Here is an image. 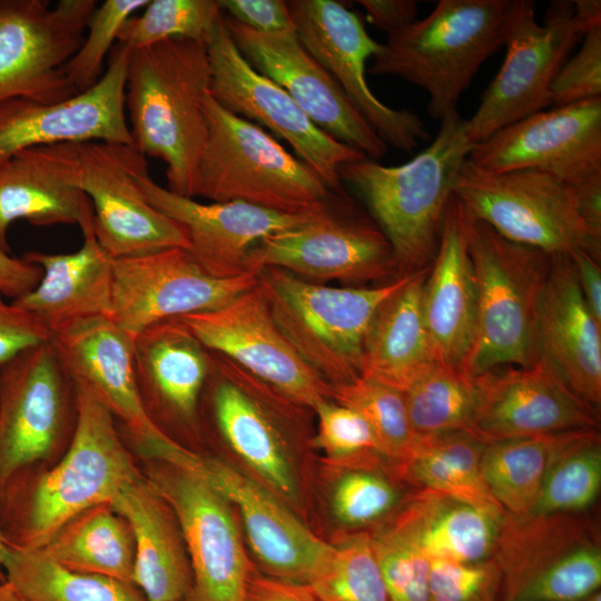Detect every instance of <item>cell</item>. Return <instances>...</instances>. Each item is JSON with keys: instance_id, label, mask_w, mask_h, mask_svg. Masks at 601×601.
<instances>
[{"instance_id": "ab89813d", "label": "cell", "mask_w": 601, "mask_h": 601, "mask_svg": "<svg viewBox=\"0 0 601 601\" xmlns=\"http://www.w3.org/2000/svg\"><path fill=\"white\" fill-rule=\"evenodd\" d=\"M555 437L556 434H551L484 445L481 473L506 513L524 515L533 511Z\"/></svg>"}, {"instance_id": "44dd1931", "label": "cell", "mask_w": 601, "mask_h": 601, "mask_svg": "<svg viewBox=\"0 0 601 601\" xmlns=\"http://www.w3.org/2000/svg\"><path fill=\"white\" fill-rule=\"evenodd\" d=\"M469 160L491 173L539 170L570 186L601 176V98L515 121L475 144Z\"/></svg>"}, {"instance_id": "9a60e30c", "label": "cell", "mask_w": 601, "mask_h": 601, "mask_svg": "<svg viewBox=\"0 0 601 601\" xmlns=\"http://www.w3.org/2000/svg\"><path fill=\"white\" fill-rule=\"evenodd\" d=\"M145 462L146 479L170 504L184 535L193 572L188 601H244L254 565L231 505L196 472L158 460Z\"/></svg>"}, {"instance_id": "816d5d0a", "label": "cell", "mask_w": 601, "mask_h": 601, "mask_svg": "<svg viewBox=\"0 0 601 601\" xmlns=\"http://www.w3.org/2000/svg\"><path fill=\"white\" fill-rule=\"evenodd\" d=\"M601 98V26L589 29L551 85L553 107Z\"/></svg>"}, {"instance_id": "3957f363", "label": "cell", "mask_w": 601, "mask_h": 601, "mask_svg": "<svg viewBox=\"0 0 601 601\" xmlns=\"http://www.w3.org/2000/svg\"><path fill=\"white\" fill-rule=\"evenodd\" d=\"M474 145L466 119L453 110L441 119L431 144L407 162L384 166L364 158L339 167L342 183L357 191L392 245L401 275L431 266L455 178Z\"/></svg>"}, {"instance_id": "6f0895ef", "label": "cell", "mask_w": 601, "mask_h": 601, "mask_svg": "<svg viewBox=\"0 0 601 601\" xmlns=\"http://www.w3.org/2000/svg\"><path fill=\"white\" fill-rule=\"evenodd\" d=\"M41 276L39 266L0 248V293L3 296L12 300L23 296L38 285Z\"/></svg>"}, {"instance_id": "d6986e66", "label": "cell", "mask_w": 601, "mask_h": 601, "mask_svg": "<svg viewBox=\"0 0 601 601\" xmlns=\"http://www.w3.org/2000/svg\"><path fill=\"white\" fill-rule=\"evenodd\" d=\"M209 351L221 354L312 411L332 386L296 353L277 327L258 283L227 305L178 317Z\"/></svg>"}, {"instance_id": "c3c4849f", "label": "cell", "mask_w": 601, "mask_h": 601, "mask_svg": "<svg viewBox=\"0 0 601 601\" xmlns=\"http://www.w3.org/2000/svg\"><path fill=\"white\" fill-rule=\"evenodd\" d=\"M400 502L396 486L375 467H348L332 493L335 518L344 525L365 526L390 514Z\"/></svg>"}, {"instance_id": "f546056e", "label": "cell", "mask_w": 601, "mask_h": 601, "mask_svg": "<svg viewBox=\"0 0 601 601\" xmlns=\"http://www.w3.org/2000/svg\"><path fill=\"white\" fill-rule=\"evenodd\" d=\"M92 215L80 186L79 144L20 150L0 167V248L10 253L9 226L80 225Z\"/></svg>"}, {"instance_id": "d590c367", "label": "cell", "mask_w": 601, "mask_h": 601, "mask_svg": "<svg viewBox=\"0 0 601 601\" xmlns=\"http://www.w3.org/2000/svg\"><path fill=\"white\" fill-rule=\"evenodd\" d=\"M484 445L467 431L417 436L394 472L415 490L504 510L492 496L481 473Z\"/></svg>"}, {"instance_id": "4316f807", "label": "cell", "mask_w": 601, "mask_h": 601, "mask_svg": "<svg viewBox=\"0 0 601 601\" xmlns=\"http://www.w3.org/2000/svg\"><path fill=\"white\" fill-rule=\"evenodd\" d=\"M136 178L149 203L185 229L197 263L218 278L249 274L248 256L258 242L304 224L315 211L290 215L244 201L199 203L155 183L148 166Z\"/></svg>"}, {"instance_id": "d6a6232c", "label": "cell", "mask_w": 601, "mask_h": 601, "mask_svg": "<svg viewBox=\"0 0 601 601\" xmlns=\"http://www.w3.org/2000/svg\"><path fill=\"white\" fill-rule=\"evenodd\" d=\"M428 268L414 272L377 309L367 332L359 377L400 392L435 362L422 313V289Z\"/></svg>"}, {"instance_id": "f6af8a7d", "label": "cell", "mask_w": 601, "mask_h": 601, "mask_svg": "<svg viewBox=\"0 0 601 601\" xmlns=\"http://www.w3.org/2000/svg\"><path fill=\"white\" fill-rule=\"evenodd\" d=\"M370 534L390 601H428L430 561L402 519Z\"/></svg>"}, {"instance_id": "7dc6e473", "label": "cell", "mask_w": 601, "mask_h": 601, "mask_svg": "<svg viewBox=\"0 0 601 601\" xmlns=\"http://www.w3.org/2000/svg\"><path fill=\"white\" fill-rule=\"evenodd\" d=\"M149 0H106L97 6L79 49L65 65L66 77L76 93L91 88L104 73V61L116 45L124 23Z\"/></svg>"}, {"instance_id": "277c9868", "label": "cell", "mask_w": 601, "mask_h": 601, "mask_svg": "<svg viewBox=\"0 0 601 601\" xmlns=\"http://www.w3.org/2000/svg\"><path fill=\"white\" fill-rule=\"evenodd\" d=\"M523 0H441L423 19L388 35L370 72L411 82L434 119L456 110L486 59L505 47Z\"/></svg>"}, {"instance_id": "5b68a950", "label": "cell", "mask_w": 601, "mask_h": 601, "mask_svg": "<svg viewBox=\"0 0 601 601\" xmlns=\"http://www.w3.org/2000/svg\"><path fill=\"white\" fill-rule=\"evenodd\" d=\"M204 110L208 137L195 173L194 197L299 215L316 210L334 194L274 136L223 108L209 91Z\"/></svg>"}, {"instance_id": "bcb514c9", "label": "cell", "mask_w": 601, "mask_h": 601, "mask_svg": "<svg viewBox=\"0 0 601 601\" xmlns=\"http://www.w3.org/2000/svg\"><path fill=\"white\" fill-rule=\"evenodd\" d=\"M313 412L317 416L313 444L329 460L346 467H375L377 460H387L373 430L356 411L329 400Z\"/></svg>"}, {"instance_id": "4dcf8cb0", "label": "cell", "mask_w": 601, "mask_h": 601, "mask_svg": "<svg viewBox=\"0 0 601 601\" xmlns=\"http://www.w3.org/2000/svg\"><path fill=\"white\" fill-rule=\"evenodd\" d=\"M110 505L126 519L135 540L132 583L147 601H188L193 572L178 519L142 475Z\"/></svg>"}, {"instance_id": "60d3db41", "label": "cell", "mask_w": 601, "mask_h": 601, "mask_svg": "<svg viewBox=\"0 0 601 601\" xmlns=\"http://www.w3.org/2000/svg\"><path fill=\"white\" fill-rule=\"evenodd\" d=\"M416 436L469 431L475 406L473 381L461 371L432 362L402 391Z\"/></svg>"}, {"instance_id": "6da1fadb", "label": "cell", "mask_w": 601, "mask_h": 601, "mask_svg": "<svg viewBox=\"0 0 601 601\" xmlns=\"http://www.w3.org/2000/svg\"><path fill=\"white\" fill-rule=\"evenodd\" d=\"M77 420L63 454L14 473L0 490V531L13 549H42L69 520L111 503L142 475L111 412L77 384Z\"/></svg>"}, {"instance_id": "8992f818", "label": "cell", "mask_w": 601, "mask_h": 601, "mask_svg": "<svg viewBox=\"0 0 601 601\" xmlns=\"http://www.w3.org/2000/svg\"><path fill=\"white\" fill-rule=\"evenodd\" d=\"M466 239L476 279L477 314L462 373L473 380L500 366L533 364L538 361L536 311L551 255L511 242L471 215Z\"/></svg>"}, {"instance_id": "680465c9", "label": "cell", "mask_w": 601, "mask_h": 601, "mask_svg": "<svg viewBox=\"0 0 601 601\" xmlns=\"http://www.w3.org/2000/svg\"><path fill=\"white\" fill-rule=\"evenodd\" d=\"M569 257L584 302L595 319L601 323L600 262L583 250L575 252Z\"/></svg>"}, {"instance_id": "cb8c5ba5", "label": "cell", "mask_w": 601, "mask_h": 601, "mask_svg": "<svg viewBox=\"0 0 601 601\" xmlns=\"http://www.w3.org/2000/svg\"><path fill=\"white\" fill-rule=\"evenodd\" d=\"M51 341L75 382L111 412L134 453L144 457L159 447L178 444L151 422L144 408L131 335L108 316L98 315L62 326L51 334Z\"/></svg>"}, {"instance_id": "836d02e7", "label": "cell", "mask_w": 601, "mask_h": 601, "mask_svg": "<svg viewBox=\"0 0 601 601\" xmlns=\"http://www.w3.org/2000/svg\"><path fill=\"white\" fill-rule=\"evenodd\" d=\"M505 513L415 490L396 514L428 561L476 562L493 555Z\"/></svg>"}, {"instance_id": "e7e4bbea", "label": "cell", "mask_w": 601, "mask_h": 601, "mask_svg": "<svg viewBox=\"0 0 601 601\" xmlns=\"http://www.w3.org/2000/svg\"><path fill=\"white\" fill-rule=\"evenodd\" d=\"M582 601H601V592H600V590L591 593L590 595H588Z\"/></svg>"}, {"instance_id": "7c38bea8", "label": "cell", "mask_w": 601, "mask_h": 601, "mask_svg": "<svg viewBox=\"0 0 601 601\" xmlns=\"http://www.w3.org/2000/svg\"><path fill=\"white\" fill-rule=\"evenodd\" d=\"M588 30L574 13L573 1H552L540 23L535 3L523 0L505 45L504 61L483 92L477 109L466 119L470 140L481 142L552 106V81Z\"/></svg>"}, {"instance_id": "8d00e7d4", "label": "cell", "mask_w": 601, "mask_h": 601, "mask_svg": "<svg viewBox=\"0 0 601 601\" xmlns=\"http://www.w3.org/2000/svg\"><path fill=\"white\" fill-rule=\"evenodd\" d=\"M41 550L68 569L132 583L134 535L126 519L109 503L69 520Z\"/></svg>"}, {"instance_id": "74e56055", "label": "cell", "mask_w": 601, "mask_h": 601, "mask_svg": "<svg viewBox=\"0 0 601 601\" xmlns=\"http://www.w3.org/2000/svg\"><path fill=\"white\" fill-rule=\"evenodd\" d=\"M3 571L22 601H147L131 582L68 569L41 549L8 546Z\"/></svg>"}, {"instance_id": "f907efd6", "label": "cell", "mask_w": 601, "mask_h": 601, "mask_svg": "<svg viewBox=\"0 0 601 601\" xmlns=\"http://www.w3.org/2000/svg\"><path fill=\"white\" fill-rule=\"evenodd\" d=\"M502 574L493 556L476 562L430 560L428 601H501Z\"/></svg>"}, {"instance_id": "5bb4252c", "label": "cell", "mask_w": 601, "mask_h": 601, "mask_svg": "<svg viewBox=\"0 0 601 601\" xmlns=\"http://www.w3.org/2000/svg\"><path fill=\"white\" fill-rule=\"evenodd\" d=\"M96 0H0V102H59L76 91L63 67L83 41Z\"/></svg>"}, {"instance_id": "e575fe53", "label": "cell", "mask_w": 601, "mask_h": 601, "mask_svg": "<svg viewBox=\"0 0 601 601\" xmlns=\"http://www.w3.org/2000/svg\"><path fill=\"white\" fill-rule=\"evenodd\" d=\"M587 515L505 513L492 555L502 574L501 601H511L579 546L598 540L597 525Z\"/></svg>"}, {"instance_id": "484cf974", "label": "cell", "mask_w": 601, "mask_h": 601, "mask_svg": "<svg viewBox=\"0 0 601 601\" xmlns=\"http://www.w3.org/2000/svg\"><path fill=\"white\" fill-rule=\"evenodd\" d=\"M174 465L204 477L239 512L249 546L265 574L307 584L328 543L307 529L262 484L219 459L195 451Z\"/></svg>"}, {"instance_id": "83f0119b", "label": "cell", "mask_w": 601, "mask_h": 601, "mask_svg": "<svg viewBox=\"0 0 601 601\" xmlns=\"http://www.w3.org/2000/svg\"><path fill=\"white\" fill-rule=\"evenodd\" d=\"M535 349L578 397L600 408L601 323L587 306L566 255L551 256L538 304Z\"/></svg>"}, {"instance_id": "ffe728a7", "label": "cell", "mask_w": 601, "mask_h": 601, "mask_svg": "<svg viewBox=\"0 0 601 601\" xmlns=\"http://www.w3.org/2000/svg\"><path fill=\"white\" fill-rule=\"evenodd\" d=\"M131 49L116 42L101 78L59 102L13 98L0 102V167L20 150L90 141L134 145L125 89Z\"/></svg>"}, {"instance_id": "1f68e13d", "label": "cell", "mask_w": 601, "mask_h": 601, "mask_svg": "<svg viewBox=\"0 0 601 601\" xmlns=\"http://www.w3.org/2000/svg\"><path fill=\"white\" fill-rule=\"evenodd\" d=\"M92 216L79 225L83 242L78 250H30L22 256L39 266L42 276L32 290L11 302L31 313L50 334L80 318L109 315L112 259L96 238Z\"/></svg>"}, {"instance_id": "9c48e42d", "label": "cell", "mask_w": 601, "mask_h": 601, "mask_svg": "<svg viewBox=\"0 0 601 601\" xmlns=\"http://www.w3.org/2000/svg\"><path fill=\"white\" fill-rule=\"evenodd\" d=\"M336 195L304 224L258 242L249 253L248 270L258 274L276 267L311 282L337 280L346 287L402 276L392 245L371 215L356 210L345 194L335 206Z\"/></svg>"}, {"instance_id": "f5cc1de1", "label": "cell", "mask_w": 601, "mask_h": 601, "mask_svg": "<svg viewBox=\"0 0 601 601\" xmlns=\"http://www.w3.org/2000/svg\"><path fill=\"white\" fill-rule=\"evenodd\" d=\"M51 339L50 332L28 311L0 293V371L24 351Z\"/></svg>"}, {"instance_id": "8fae6325", "label": "cell", "mask_w": 601, "mask_h": 601, "mask_svg": "<svg viewBox=\"0 0 601 601\" xmlns=\"http://www.w3.org/2000/svg\"><path fill=\"white\" fill-rule=\"evenodd\" d=\"M200 410L217 436L276 493L297 499L288 424L311 408L211 352Z\"/></svg>"}, {"instance_id": "4fadbf2b", "label": "cell", "mask_w": 601, "mask_h": 601, "mask_svg": "<svg viewBox=\"0 0 601 601\" xmlns=\"http://www.w3.org/2000/svg\"><path fill=\"white\" fill-rule=\"evenodd\" d=\"M207 50L209 95L226 110L285 140L332 191L345 194L339 167L366 157L318 128L283 88L255 70L235 46L224 16Z\"/></svg>"}, {"instance_id": "52a82bcc", "label": "cell", "mask_w": 601, "mask_h": 601, "mask_svg": "<svg viewBox=\"0 0 601 601\" xmlns=\"http://www.w3.org/2000/svg\"><path fill=\"white\" fill-rule=\"evenodd\" d=\"M408 275L373 287H333L282 268L265 267L257 279L279 331L302 359L333 387L359 377L371 323Z\"/></svg>"}, {"instance_id": "ba28073f", "label": "cell", "mask_w": 601, "mask_h": 601, "mask_svg": "<svg viewBox=\"0 0 601 601\" xmlns=\"http://www.w3.org/2000/svg\"><path fill=\"white\" fill-rule=\"evenodd\" d=\"M467 213L504 238L549 255L583 250L600 262L601 244L582 221L572 186L533 169L486 171L469 158L453 185Z\"/></svg>"}, {"instance_id": "30bf717a", "label": "cell", "mask_w": 601, "mask_h": 601, "mask_svg": "<svg viewBox=\"0 0 601 601\" xmlns=\"http://www.w3.org/2000/svg\"><path fill=\"white\" fill-rule=\"evenodd\" d=\"M77 420V386L50 339L0 371V490L20 470L50 465Z\"/></svg>"}, {"instance_id": "ee69618b", "label": "cell", "mask_w": 601, "mask_h": 601, "mask_svg": "<svg viewBox=\"0 0 601 601\" xmlns=\"http://www.w3.org/2000/svg\"><path fill=\"white\" fill-rule=\"evenodd\" d=\"M332 400L356 411L368 423L383 455L394 466L413 447L414 434L402 392L373 380H356L333 386Z\"/></svg>"}, {"instance_id": "603a6c76", "label": "cell", "mask_w": 601, "mask_h": 601, "mask_svg": "<svg viewBox=\"0 0 601 601\" xmlns=\"http://www.w3.org/2000/svg\"><path fill=\"white\" fill-rule=\"evenodd\" d=\"M224 22L246 61L283 88L318 128L366 158L386 154L388 146L296 32L260 33L230 18Z\"/></svg>"}, {"instance_id": "f35d334b", "label": "cell", "mask_w": 601, "mask_h": 601, "mask_svg": "<svg viewBox=\"0 0 601 601\" xmlns=\"http://www.w3.org/2000/svg\"><path fill=\"white\" fill-rule=\"evenodd\" d=\"M600 490L601 437L597 428L559 433L531 513H587L598 500Z\"/></svg>"}, {"instance_id": "ac0fdd59", "label": "cell", "mask_w": 601, "mask_h": 601, "mask_svg": "<svg viewBox=\"0 0 601 601\" xmlns=\"http://www.w3.org/2000/svg\"><path fill=\"white\" fill-rule=\"evenodd\" d=\"M296 36L303 47L327 70L380 138L410 152L430 138L421 118L406 109L382 102L370 89L365 69L381 50L361 18L334 0L287 1Z\"/></svg>"}, {"instance_id": "7402d4cb", "label": "cell", "mask_w": 601, "mask_h": 601, "mask_svg": "<svg viewBox=\"0 0 601 601\" xmlns=\"http://www.w3.org/2000/svg\"><path fill=\"white\" fill-rule=\"evenodd\" d=\"M472 381L475 406L467 432L484 444L599 426V410L542 359L500 366Z\"/></svg>"}, {"instance_id": "f1b7e54d", "label": "cell", "mask_w": 601, "mask_h": 601, "mask_svg": "<svg viewBox=\"0 0 601 601\" xmlns=\"http://www.w3.org/2000/svg\"><path fill=\"white\" fill-rule=\"evenodd\" d=\"M469 218L453 194L421 299L434 361L461 372L473 343L477 314L476 279L466 239Z\"/></svg>"}, {"instance_id": "9f6ffc18", "label": "cell", "mask_w": 601, "mask_h": 601, "mask_svg": "<svg viewBox=\"0 0 601 601\" xmlns=\"http://www.w3.org/2000/svg\"><path fill=\"white\" fill-rule=\"evenodd\" d=\"M367 20L392 35L416 20L418 4L414 0H359Z\"/></svg>"}, {"instance_id": "b9f144b4", "label": "cell", "mask_w": 601, "mask_h": 601, "mask_svg": "<svg viewBox=\"0 0 601 601\" xmlns=\"http://www.w3.org/2000/svg\"><path fill=\"white\" fill-rule=\"evenodd\" d=\"M307 584L319 601H390L367 532L328 543Z\"/></svg>"}, {"instance_id": "e0dca14e", "label": "cell", "mask_w": 601, "mask_h": 601, "mask_svg": "<svg viewBox=\"0 0 601 601\" xmlns=\"http://www.w3.org/2000/svg\"><path fill=\"white\" fill-rule=\"evenodd\" d=\"M257 283L253 273L211 276L183 247L112 259L108 317L134 337L166 319L218 309Z\"/></svg>"}, {"instance_id": "db71d44e", "label": "cell", "mask_w": 601, "mask_h": 601, "mask_svg": "<svg viewBox=\"0 0 601 601\" xmlns=\"http://www.w3.org/2000/svg\"><path fill=\"white\" fill-rule=\"evenodd\" d=\"M230 19L260 33L296 32L287 1L219 0Z\"/></svg>"}, {"instance_id": "681fc988", "label": "cell", "mask_w": 601, "mask_h": 601, "mask_svg": "<svg viewBox=\"0 0 601 601\" xmlns=\"http://www.w3.org/2000/svg\"><path fill=\"white\" fill-rule=\"evenodd\" d=\"M601 585L600 539L571 552L525 585L511 601H582Z\"/></svg>"}, {"instance_id": "d4e9b609", "label": "cell", "mask_w": 601, "mask_h": 601, "mask_svg": "<svg viewBox=\"0 0 601 601\" xmlns=\"http://www.w3.org/2000/svg\"><path fill=\"white\" fill-rule=\"evenodd\" d=\"M138 392L151 422L169 439H197L200 400L211 352L179 318L156 323L134 336Z\"/></svg>"}, {"instance_id": "94428289", "label": "cell", "mask_w": 601, "mask_h": 601, "mask_svg": "<svg viewBox=\"0 0 601 601\" xmlns=\"http://www.w3.org/2000/svg\"><path fill=\"white\" fill-rule=\"evenodd\" d=\"M574 13L589 29L601 26V2L599 0H575Z\"/></svg>"}, {"instance_id": "2e32d148", "label": "cell", "mask_w": 601, "mask_h": 601, "mask_svg": "<svg viewBox=\"0 0 601 601\" xmlns=\"http://www.w3.org/2000/svg\"><path fill=\"white\" fill-rule=\"evenodd\" d=\"M79 159L80 186L91 203L93 231L111 259L188 248L185 229L155 208L138 184L136 174L148 162L134 145L79 144Z\"/></svg>"}, {"instance_id": "7a4b0ae2", "label": "cell", "mask_w": 601, "mask_h": 601, "mask_svg": "<svg viewBox=\"0 0 601 601\" xmlns=\"http://www.w3.org/2000/svg\"><path fill=\"white\" fill-rule=\"evenodd\" d=\"M210 78L205 43L173 38L131 50L125 107L134 146L166 164L167 189L184 197L194 198L208 137L204 98Z\"/></svg>"}, {"instance_id": "7bdbcfd3", "label": "cell", "mask_w": 601, "mask_h": 601, "mask_svg": "<svg viewBox=\"0 0 601 601\" xmlns=\"http://www.w3.org/2000/svg\"><path fill=\"white\" fill-rule=\"evenodd\" d=\"M221 12L215 0H149L141 14L124 23L117 42L131 50L173 38L207 45L223 18Z\"/></svg>"}, {"instance_id": "be15d7a7", "label": "cell", "mask_w": 601, "mask_h": 601, "mask_svg": "<svg viewBox=\"0 0 601 601\" xmlns=\"http://www.w3.org/2000/svg\"><path fill=\"white\" fill-rule=\"evenodd\" d=\"M7 550H8V546L4 543V540L0 531V583L6 582V575L3 571V560L6 556Z\"/></svg>"}, {"instance_id": "6125c7cd", "label": "cell", "mask_w": 601, "mask_h": 601, "mask_svg": "<svg viewBox=\"0 0 601 601\" xmlns=\"http://www.w3.org/2000/svg\"><path fill=\"white\" fill-rule=\"evenodd\" d=\"M0 601H22L13 588L6 581L0 583Z\"/></svg>"}, {"instance_id": "91938a15", "label": "cell", "mask_w": 601, "mask_h": 601, "mask_svg": "<svg viewBox=\"0 0 601 601\" xmlns=\"http://www.w3.org/2000/svg\"><path fill=\"white\" fill-rule=\"evenodd\" d=\"M580 217L593 240L601 244V176L572 186Z\"/></svg>"}, {"instance_id": "11a10c76", "label": "cell", "mask_w": 601, "mask_h": 601, "mask_svg": "<svg viewBox=\"0 0 601 601\" xmlns=\"http://www.w3.org/2000/svg\"><path fill=\"white\" fill-rule=\"evenodd\" d=\"M244 601H319L308 584L250 572Z\"/></svg>"}]
</instances>
